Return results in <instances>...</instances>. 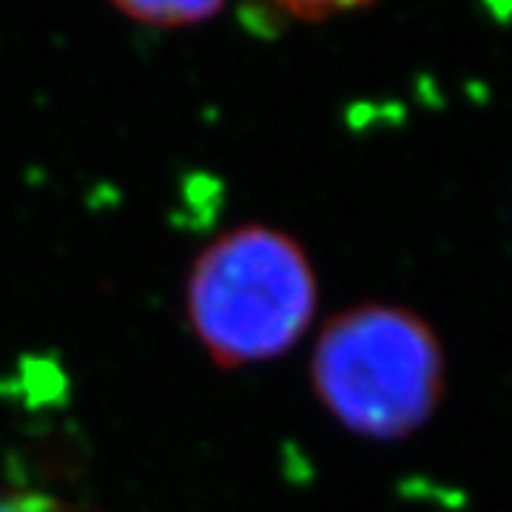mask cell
Segmentation results:
<instances>
[{
    "label": "cell",
    "mask_w": 512,
    "mask_h": 512,
    "mask_svg": "<svg viewBox=\"0 0 512 512\" xmlns=\"http://www.w3.org/2000/svg\"><path fill=\"white\" fill-rule=\"evenodd\" d=\"M319 282L305 248L268 225H239L202 248L185 279V319L222 370L285 356L316 319Z\"/></svg>",
    "instance_id": "obj_1"
},
{
    "label": "cell",
    "mask_w": 512,
    "mask_h": 512,
    "mask_svg": "<svg viewBox=\"0 0 512 512\" xmlns=\"http://www.w3.org/2000/svg\"><path fill=\"white\" fill-rule=\"evenodd\" d=\"M311 384L319 404L348 433L399 441L436 416L447 390V359L424 316L365 302L322 328Z\"/></svg>",
    "instance_id": "obj_2"
},
{
    "label": "cell",
    "mask_w": 512,
    "mask_h": 512,
    "mask_svg": "<svg viewBox=\"0 0 512 512\" xmlns=\"http://www.w3.org/2000/svg\"><path fill=\"white\" fill-rule=\"evenodd\" d=\"M123 15L146 26H194L211 20L225 0H111Z\"/></svg>",
    "instance_id": "obj_3"
},
{
    "label": "cell",
    "mask_w": 512,
    "mask_h": 512,
    "mask_svg": "<svg viewBox=\"0 0 512 512\" xmlns=\"http://www.w3.org/2000/svg\"><path fill=\"white\" fill-rule=\"evenodd\" d=\"M0 512H72L66 504L46 493H3L0 495Z\"/></svg>",
    "instance_id": "obj_4"
},
{
    "label": "cell",
    "mask_w": 512,
    "mask_h": 512,
    "mask_svg": "<svg viewBox=\"0 0 512 512\" xmlns=\"http://www.w3.org/2000/svg\"><path fill=\"white\" fill-rule=\"evenodd\" d=\"M291 15L305 20H319L336 15V12H348L353 6H362L367 0H279Z\"/></svg>",
    "instance_id": "obj_5"
}]
</instances>
